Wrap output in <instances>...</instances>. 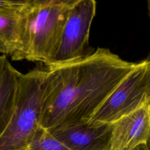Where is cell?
Instances as JSON below:
<instances>
[{
  "instance_id": "1",
  "label": "cell",
  "mask_w": 150,
  "mask_h": 150,
  "mask_svg": "<svg viewBox=\"0 0 150 150\" xmlns=\"http://www.w3.org/2000/svg\"><path fill=\"white\" fill-rule=\"evenodd\" d=\"M136 64L98 47L76 61L47 67L40 126L49 130L88 122Z\"/></svg>"
},
{
  "instance_id": "2",
  "label": "cell",
  "mask_w": 150,
  "mask_h": 150,
  "mask_svg": "<svg viewBox=\"0 0 150 150\" xmlns=\"http://www.w3.org/2000/svg\"><path fill=\"white\" fill-rule=\"evenodd\" d=\"M76 1L28 0L21 47L12 60H26L49 66L57 51L70 11Z\"/></svg>"
},
{
  "instance_id": "3",
  "label": "cell",
  "mask_w": 150,
  "mask_h": 150,
  "mask_svg": "<svg viewBox=\"0 0 150 150\" xmlns=\"http://www.w3.org/2000/svg\"><path fill=\"white\" fill-rule=\"evenodd\" d=\"M47 67L36 66L19 77L12 116L0 135V150H28L40 126V101Z\"/></svg>"
},
{
  "instance_id": "4",
  "label": "cell",
  "mask_w": 150,
  "mask_h": 150,
  "mask_svg": "<svg viewBox=\"0 0 150 150\" xmlns=\"http://www.w3.org/2000/svg\"><path fill=\"white\" fill-rule=\"evenodd\" d=\"M150 103V60L137 63L92 116L89 122L112 124Z\"/></svg>"
},
{
  "instance_id": "5",
  "label": "cell",
  "mask_w": 150,
  "mask_h": 150,
  "mask_svg": "<svg viewBox=\"0 0 150 150\" xmlns=\"http://www.w3.org/2000/svg\"><path fill=\"white\" fill-rule=\"evenodd\" d=\"M96 12L95 1L77 0L70 11L57 51L47 67L74 62L92 52H88V39Z\"/></svg>"
},
{
  "instance_id": "6",
  "label": "cell",
  "mask_w": 150,
  "mask_h": 150,
  "mask_svg": "<svg viewBox=\"0 0 150 150\" xmlns=\"http://www.w3.org/2000/svg\"><path fill=\"white\" fill-rule=\"evenodd\" d=\"M113 123L86 122L47 130L70 150H110Z\"/></svg>"
},
{
  "instance_id": "7",
  "label": "cell",
  "mask_w": 150,
  "mask_h": 150,
  "mask_svg": "<svg viewBox=\"0 0 150 150\" xmlns=\"http://www.w3.org/2000/svg\"><path fill=\"white\" fill-rule=\"evenodd\" d=\"M150 135V103L113 123L110 150H131Z\"/></svg>"
},
{
  "instance_id": "8",
  "label": "cell",
  "mask_w": 150,
  "mask_h": 150,
  "mask_svg": "<svg viewBox=\"0 0 150 150\" xmlns=\"http://www.w3.org/2000/svg\"><path fill=\"white\" fill-rule=\"evenodd\" d=\"M20 73L5 55L0 56V135L8 125L14 111Z\"/></svg>"
},
{
  "instance_id": "9",
  "label": "cell",
  "mask_w": 150,
  "mask_h": 150,
  "mask_svg": "<svg viewBox=\"0 0 150 150\" xmlns=\"http://www.w3.org/2000/svg\"><path fill=\"white\" fill-rule=\"evenodd\" d=\"M26 4L20 10L0 12V53L10 56L11 59L21 47Z\"/></svg>"
},
{
  "instance_id": "10",
  "label": "cell",
  "mask_w": 150,
  "mask_h": 150,
  "mask_svg": "<svg viewBox=\"0 0 150 150\" xmlns=\"http://www.w3.org/2000/svg\"><path fill=\"white\" fill-rule=\"evenodd\" d=\"M28 150H70L52 136L46 129L39 127L29 145Z\"/></svg>"
},
{
  "instance_id": "11",
  "label": "cell",
  "mask_w": 150,
  "mask_h": 150,
  "mask_svg": "<svg viewBox=\"0 0 150 150\" xmlns=\"http://www.w3.org/2000/svg\"><path fill=\"white\" fill-rule=\"evenodd\" d=\"M28 0H0V12L21 9Z\"/></svg>"
},
{
  "instance_id": "12",
  "label": "cell",
  "mask_w": 150,
  "mask_h": 150,
  "mask_svg": "<svg viewBox=\"0 0 150 150\" xmlns=\"http://www.w3.org/2000/svg\"><path fill=\"white\" fill-rule=\"evenodd\" d=\"M131 150H149V149L147 147L146 143H145V144H141L137 146L136 147L134 148Z\"/></svg>"
},
{
  "instance_id": "13",
  "label": "cell",
  "mask_w": 150,
  "mask_h": 150,
  "mask_svg": "<svg viewBox=\"0 0 150 150\" xmlns=\"http://www.w3.org/2000/svg\"><path fill=\"white\" fill-rule=\"evenodd\" d=\"M147 9H148V16L150 18V0L147 1Z\"/></svg>"
},
{
  "instance_id": "14",
  "label": "cell",
  "mask_w": 150,
  "mask_h": 150,
  "mask_svg": "<svg viewBox=\"0 0 150 150\" xmlns=\"http://www.w3.org/2000/svg\"><path fill=\"white\" fill-rule=\"evenodd\" d=\"M146 144L147 145V147H148V149L150 150V135H149V138H148V140L146 142Z\"/></svg>"
}]
</instances>
